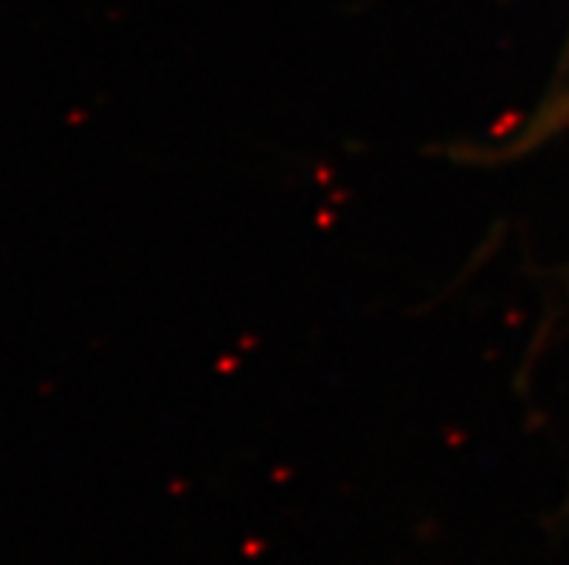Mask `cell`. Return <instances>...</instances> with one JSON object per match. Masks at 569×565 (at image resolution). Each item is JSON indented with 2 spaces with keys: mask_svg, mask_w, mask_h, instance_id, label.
Instances as JSON below:
<instances>
[{
  "mask_svg": "<svg viewBox=\"0 0 569 565\" xmlns=\"http://www.w3.org/2000/svg\"><path fill=\"white\" fill-rule=\"evenodd\" d=\"M567 119H569V93H563L558 95L547 110H541L532 124H527V130H523V142L512 144L509 151L520 153V151H527V148H532V144L543 142V139H547L549 133H556Z\"/></svg>",
  "mask_w": 569,
  "mask_h": 565,
  "instance_id": "obj_1",
  "label": "cell"
}]
</instances>
